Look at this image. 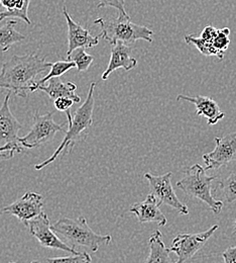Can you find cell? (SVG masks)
I'll list each match as a JSON object with an SVG mask.
<instances>
[{
    "label": "cell",
    "mask_w": 236,
    "mask_h": 263,
    "mask_svg": "<svg viewBox=\"0 0 236 263\" xmlns=\"http://www.w3.org/2000/svg\"><path fill=\"white\" fill-rule=\"evenodd\" d=\"M76 68V64L74 61H58L55 63H52L51 69H50V73L45 76L44 78H41L38 82H36L37 84H45L46 82H48L50 79L54 78V77H60L62 75H64L65 73H67L69 70Z\"/></svg>",
    "instance_id": "obj_24"
},
{
    "label": "cell",
    "mask_w": 236,
    "mask_h": 263,
    "mask_svg": "<svg viewBox=\"0 0 236 263\" xmlns=\"http://www.w3.org/2000/svg\"><path fill=\"white\" fill-rule=\"evenodd\" d=\"M178 101H188L193 103L197 109V116H203L207 119L209 126H214L224 118V112L220 110L219 105L215 100L203 96L188 97L184 95H179L177 97Z\"/></svg>",
    "instance_id": "obj_17"
},
{
    "label": "cell",
    "mask_w": 236,
    "mask_h": 263,
    "mask_svg": "<svg viewBox=\"0 0 236 263\" xmlns=\"http://www.w3.org/2000/svg\"><path fill=\"white\" fill-rule=\"evenodd\" d=\"M11 92L8 91L0 107V147L7 144H19L18 132L23 125L16 120L9 108Z\"/></svg>",
    "instance_id": "obj_13"
},
{
    "label": "cell",
    "mask_w": 236,
    "mask_h": 263,
    "mask_svg": "<svg viewBox=\"0 0 236 263\" xmlns=\"http://www.w3.org/2000/svg\"><path fill=\"white\" fill-rule=\"evenodd\" d=\"M216 176H208L200 164H194L185 171V176L177 182V187L187 196L199 198L205 202L215 215H219L223 209V201L212 196V182Z\"/></svg>",
    "instance_id": "obj_5"
},
{
    "label": "cell",
    "mask_w": 236,
    "mask_h": 263,
    "mask_svg": "<svg viewBox=\"0 0 236 263\" xmlns=\"http://www.w3.org/2000/svg\"><path fill=\"white\" fill-rule=\"evenodd\" d=\"M149 255L144 260L146 263H169L173 259L169 257V248H167L163 242V235L161 231H156L148 240Z\"/></svg>",
    "instance_id": "obj_19"
},
{
    "label": "cell",
    "mask_w": 236,
    "mask_h": 263,
    "mask_svg": "<svg viewBox=\"0 0 236 263\" xmlns=\"http://www.w3.org/2000/svg\"><path fill=\"white\" fill-rule=\"evenodd\" d=\"M217 31H218V29H215V28L209 26V27H206V28L203 30L200 36L202 37L203 40H205V41H207V42H209V43H212L213 39H214L215 35L217 34Z\"/></svg>",
    "instance_id": "obj_30"
},
{
    "label": "cell",
    "mask_w": 236,
    "mask_h": 263,
    "mask_svg": "<svg viewBox=\"0 0 236 263\" xmlns=\"http://www.w3.org/2000/svg\"><path fill=\"white\" fill-rule=\"evenodd\" d=\"M63 13L66 17L68 25V57H70L72 53L78 48H92L99 44L102 33L98 35H93L89 30L84 29L79 24H77L70 16L65 5L63 7Z\"/></svg>",
    "instance_id": "obj_12"
},
{
    "label": "cell",
    "mask_w": 236,
    "mask_h": 263,
    "mask_svg": "<svg viewBox=\"0 0 236 263\" xmlns=\"http://www.w3.org/2000/svg\"><path fill=\"white\" fill-rule=\"evenodd\" d=\"M219 229V225H214L210 229L198 234H179L171 243L169 248L170 252H174L178 256V263L189 261L196 255V253L204 247L207 241L212 235Z\"/></svg>",
    "instance_id": "obj_8"
},
{
    "label": "cell",
    "mask_w": 236,
    "mask_h": 263,
    "mask_svg": "<svg viewBox=\"0 0 236 263\" xmlns=\"http://www.w3.org/2000/svg\"><path fill=\"white\" fill-rule=\"evenodd\" d=\"M216 147L203 155L205 170H217L236 160V133L215 138Z\"/></svg>",
    "instance_id": "obj_10"
},
{
    "label": "cell",
    "mask_w": 236,
    "mask_h": 263,
    "mask_svg": "<svg viewBox=\"0 0 236 263\" xmlns=\"http://www.w3.org/2000/svg\"><path fill=\"white\" fill-rule=\"evenodd\" d=\"M23 151V146L20 144H7L0 147V158L1 159H11L15 153Z\"/></svg>",
    "instance_id": "obj_27"
},
{
    "label": "cell",
    "mask_w": 236,
    "mask_h": 263,
    "mask_svg": "<svg viewBox=\"0 0 236 263\" xmlns=\"http://www.w3.org/2000/svg\"><path fill=\"white\" fill-rule=\"evenodd\" d=\"M54 112L34 115V124L26 136L19 137L18 142L26 149L37 148L53 140L59 132H66L64 124H56L53 119Z\"/></svg>",
    "instance_id": "obj_6"
},
{
    "label": "cell",
    "mask_w": 236,
    "mask_h": 263,
    "mask_svg": "<svg viewBox=\"0 0 236 263\" xmlns=\"http://www.w3.org/2000/svg\"><path fill=\"white\" fill-rule=\"evenodd\" d=\"M1 212L17 218L25 224L44 212V198L39 194L28 192L11 204L4 206Z\"/></svg>",
    "instance_id": "obj_11"
},
{
    "label": "cell",
    "mask_w": 236,
    "mask_h": 263,
    "mask_svg": "<svg viewBox=\"0 0 236 263\" xmlns=\"http://www.w3.org/2000/svg\"><path fill=\"white\" fill-rule=\"evenodd\" d=\"M46 261L55 263H88L92 261L91 256L88 252H79L78 254H72L68 256L62 257H55V258H48Z\"/></svg>",
    "instance_id": "obj_26"
},
{
    "label": "cell",
    "mask_w": 236,
    "mask_h": 263,
    "mask_svg": "<svg viewBox=\"0 0 236 263\" xmlns=\"http://www.w3.org/2000/svg\"><path fill=\"white\" fill-rule=\"evenodd\" d=\"M68 60L75 62L76 68L79 72H84L91 66L94 61V57L86 53L85 48H78L72 53L70 57H68Z\"/></svg>",
    "instance_id": "obj_23"
},
{
    "label": "cell",
    "mask_w": 236,
    "mask_h": 263,
    "mask_svg": "<svg viewBox=\"0 0 236 263\" xmlns=\"http://www.w3.org/2000/svg\"><path fill=\"white\" fill-rule=\"evenodd\" d=\"M52 62L36 54L13 56L3 63L0 71V88L7 89L15 96L27 99L34 78L45 72Z\"/></svg>",
    "instance_id": "obj_1"
},
{
    "label": "cell",
    "mask_w": 236,
    "mask_h": 263,
    "mask_svg": "<svg viewBox=\"0 0 236 263\" xmlns=\"http://www.w3.org/2000/svg\"><path fill=\"white\" fill-rule=\"evenodd\" d=\"M229 34H230V30L228 28L220 29L217 31V34L215 35V37L212 41V45L218 53L217 57L220 60H222L224 58L225 52L229 47V44H230Z\"/></svg>",
    "instance_id": "obj_22"
},
{
    "label": "cell",
    "mask_w": 236,
    "mask_h": 263,
    "mask_svg": "<svg viewBox=\"0 0 236 263\" xmlns=\"http://www.w3.org/2000/svg\"><path fill=\"white\" fill-rule=\"evenodd\" d=\"M52 229L64 237L72 244V247L80 246L89 252H97L100 245H108L112 241L110 235L96 234L89 227L83 216L77 219L61 218L55 224H52Z\"/></svg>",
    "instance_id": "obj_3"
},
{
    "label": "cell",
    "mask_w": 236,
    "mask_h": 263,
    "mask_svg": "<svg viewBox=\"0 0 236 263\" xmlns=\"http://www.w3.org/2000/svg\"><path fill=\"white\" fill-rule=\"evenodd\" d=\"M36 90L44 91L53 100L58 98H70L74 99L76 103H79L81 101V98L76 95L77 85L74 82L70 81L63 82L60 77H54L45 84H37L36 82H34V84L30 88V91L34 92Z\"/></svg>",
    "instance_id": "obj_15"
},
{
    "label": "cell",
    "mask_w": 236,
    "mask_h": 263,
    "mask_svg": "<svg viewBox=\"0 0 236 263\" xmlns=\"http://www.w3.org/2000/svg\"><path fill=\"white\" fill-rule=\"evenodd\" d=\"M235 227H236V220H235Z\"/></svg>",
    "instance_id": "obj_32"
},
{
    "label": "cell",
    "mask_w": 236,
    "mask_h": 263,
    "mask_svg": "<svg viewBox=\"0 0 236 263\" xmlns=\"http://www.w3.org/2000/svg\"><path fill=\"white\" fill-rule=\"evenodd\" d=\"M74 103H75L74 99L70 98H58L54 100V106L56 110H59V111H68L73 106Z\"/></svg>",
    "instance_id": "obj_29"
},
{
    "label": "cell",
    "mask_w": 236,
    "mask_h": 263,
    "mask_svg": "<svg viewBox=\"0 0 236 263\" xmlns=\"http://www.w3.org/2000/svg\"><path fill=\"white\" fill-rule=\"evenodd\" d=\"M185 42L187 44L194 45L199 52L204 56H218L217 51L213 47L212 43H209L205 40H203L201 36H196L194 34H188L185 36Z\"/></svg>",
    "instance_id": "obj_25"
},
{
    "label": "cell",
    "mask_w": 236,
    "mask_h": 263,
    "mask_svg": "<svg viewBox=\"0 0 236 263\" xmlns=\"http://www.w3.org/2000/svg\"><path fill=\"white\" fill-rule=\"evenodd\" d=\"M94 24L100 26L102 37L110 45H114L118 42L133 45L138 40H143L148 43L153 42L154 32L146 27L134 24L128 15L118 14L116 18L112 20L100 17L94 21Z\"/></svg>",
    "instance_id": "obj_4"
},
{
    "label": "cell",
    "mask_w": 236,
    "mask_h": 263,
    "mask_svg": "<svg viewBox=\"0 0 236 263\" xmlns=\"http://www.w3.org/2000/svg\"><path fill=\"white\" fill-rule=\"evenodd\" d=\"M222 256L225 263H236V246L227 248L222 253Z\"/></svg>",
    "instance_id": "obj_31"
},
{
    "label": "cell",
    "mask_w": 236,
    "mask_h": 263,
    "mask_svg": "<svg viewBox=\"0 0 236 263\" xmlns=\"http://www.w3.org/2000/svg\"><path fill=\"white\" fill-rule=\"evenodd\" d=\"M98 8L101 7H114L119 11V14L128 15L125 10V0H98Z\"/></svg>",
    "instance_id": "obj_28"
},
{
    "label": "cell",
    "mask_w": 236,
    "mask_h": 263,
    "mask_svg": "<svg viewBox=\"0 0 236 263\" xmlns=\"http://www.w3.org/2000/svg\"><path fill=\"white\" fill-rule=\"evenodd\" d=\"M95 87H96V83L92 82L89 86L86 100L82 103V105L79 108H77L73 118L70 110L66 111L69 126H68L67 131L65 132V137L61 145L57 148V150L54 152V154L50 158H48L47 160H45L39 164L35 165L34 166L35 170L44 169L48 165L54 162L61 154L69 153L76 143L86 140L88 136V130L93 123V110L95 105V99H94Z\"/></svg>",
    "instance_id": "obj_2"
},
{
    "label": "cell",
    "mask_w": 236,
    "mask_h": 263,
    "mask_svg": "<svg viewBox=\"0 0 236 263\" xmlns=\"http://www.w3.org/2000/svg\"><path fill=\"white\" fill-rule=\"evenodd\" d=\"M160 201L149 194L144 200L134 203L130 209V212L135 214L141 224L156 223L159 226H166L168 220L160 210Z\"/></svg>",
    "instance_id": "obj_14"
},
{
    "label": "cell",
    "mask_w": 236,
    "mask_h": 263,
    "mask_svg": "<svg viewBox=\"0 0 236 263\" xmlns=\"http://www.w3.org/2000/svg\"><path fill=\"white\" fill-rule=\"evenodd\" d=\"M144 178L147 179L149 191L154 197L160 201L161 204H167L174 210L178 211L181 215H188V206L183 203L175 193L171 185V172H168L163 175H153L145 173Z\"/></svg>",
    "instance_id": "obj_9"
},
{
    "label": "cell",
    "mask_w": 236,
    "mask_h": 263,
    "mask_svg": "<svg viewBox=\"0 0 236 263\" xmlns=\"http://www.w3.org/2000/svg\"><path fill=\"white\" fill-rule=\"evenodd\" d=\"M25 226L42 247L62 250L71 254L79 253L74 247L68 245L57 236V233L52 229L50 219L45 212L26 222Z\"/></svg>",
    "instance_id": "obj_7"
},
{
    "label": "cell",
    "mask_w": 236,
    "mask_h": 263,
    "mask_svg": "<svg viewBox=\"0 0 236 263\" xmlns=\"http://www.w3.org/2000/svg\"><path fill=\"white\" fill-rule=\"evenodd\" d=\"M132 51L133 50L130 46L121 42L112 45L110 60L106 70L102 74V79H108L109 75L119 68H122L126 71L135 68L137 66V60L131 56Z\"/></svg>",
    "instance_id": "obj_16"
},
{
    "label": "cell",
    "mask_w": 236,
    "mask_h": 263,
    "mask_svg": "<svg viewBox=\"0 0 236 263\" xmlns=\"http://www.w3.org/2000/svg\"><path fill=\"white\" fill-rule=\"evenodd\" d=\"M31 0H0V22L7 17H16L32 25L28 10Z\"/></svg>",
    "instance_id": "obj_18"
},
{
    "label": "cell",
    "mask_w": 236,
    "mask_h": 263,
    "mask_svg": "<svg viewBox=\"0 0 236 263\" xmlns=\"http://www.w3.org/2000/svg\"><path fill=\"white\" fill-rule=\"evenodd\" d=\"M16 21H8L0 27V49L1 52H7L14 44L20 43L26 39V35L15 30Z\"/></svg>",
    "instance_id": "obj_20"
},
{
    "label": "cell",
    "mask_w": 236,
    "mask_h": 263,
    "mask_svg": "<svg viewBox=\"0 0 236 263\" xmlns=\"http://www.w3.org/2000/svg\"><path fill=\"white\" fill-rule=\"evenodd\" d=\"M217 190H220L226 202L231 203L236 201V173H230L225 179L221 180Z\"/></svg>",
    "instance_id": "obj_21"
}]
</instances>
